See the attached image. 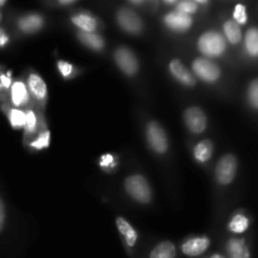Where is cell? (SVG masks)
I'll return each instance as SVG.
<instances>
[{
  "instance_id": "1",
  "label": "cell",
  "mask_w": 258,
  "mask_h": 258,
  "mask_svg": "<svg viewBox=\"0 0 258 258\" xmlns=\"http://www.w3.org/2000/svg\"><path fill=\"white\" fill-rule=\"evenodd\" d=\"M227 40L221 33L208 30L198 39V49L204 58H218L226 52Z\"/></svg>"
},
{
  "instance_id": "2",
  "label": "cell",
  "mask_w": 258,
  "mask_h": 258,
  "mask_svg": "<svg viewBox=\"0 0 258 258\" xmlns=\"http://www.w3.org/2000/svg\"><path fill=\"white\" fill-rule=\"evenodd\" d=\"M125 189L134 201L141 204H149L151 202V186L145 176L134 174L126 178Z\"/></svg>"
},
{
  "instance_id": "3",
  "label": "cell",
  "mask_w": 258,
  "mask_h": 258,
  "mask_svg": "<svg viewBox=\"0 0 258 258\" xmlns=\"http://www.w3.org/2000/svg\"><path fill=\"white\" fill-rule=\"evenodd\" d=\"M191 70L199 80L206 83H214L221 77V68L209 58H196L191 64Z\"/></svg>"
},
{
  "instance_id": "4",
  "label": "cell",
  "mask_w": 258,
  "mask_h": 258,
  "mask_svg": "<svg viewBox=\"0 0 258 258\" xmlns=\"http://www.w3.org/2000/svg\"><path fill=\"white\" fill-rule=\"evenodd\" d=\"M146 139L155 153L165 154L168 150V136H166L164 128L155 121H151L146 126Z\"/></svg>"
},
{
  "instance_id": "5",
  "label": "cell",
  "mask_w": 258,
  "mask_h": 258,
  "mask_svg": "<svg viewBox=\"0 0 258 258\" xmlns=\"http://www.w3.org/2000/svg\"><path fill=\"white\" fill-rule=\"evenodd\" d=\"M237 173V159L228 154L219 159L216 166V179L221 185H228L233 181Z\"/></svg>"
},
{
  "instance_id": "6",
  "label": "cell",
  "mask_w": 258,
  "mask_h": 258,
  "mask_svg": "<svg viewBox=\"0 0 258 258\" xmlns=\"http://www.w3.org/2000/svg\"><path fill=\"white\" fill-rule=\"evenodd\" d=\"M115 62L117 67L125 73L126 76L136 75L139 70V60L131 49L126 47H120L115 50Z\"/></svg>"
},
{
  "instance_id": "7",
  "label": "cell",
  "mask_w": 258,
  "mask_h": 258,
  "mask_svg": "<svg viewBox=\"0 0 258 258\" xmlns=\"http://www.w3.org/2000/svg\"><path fill=\"white\" fill-rule=\"evenodd\" d=\"M116 18H117L118 25L130 34H139L143 30V20L134 10L122 8V9L118 10Z\"/></svg>"
},
{
  "instance_id": "8",
  "label": "cell",
  "mask_w": 258,
  "mask_h": 258,
  "mask_svg": "<svg viewBox=\"0 0 258 258\" xmlns=\"http://www.w3.org/2000/svg\"><path fill=\"white\" fill-rule=\"evenodd\" d=\"M184 122L189 131L193 134H202L207 128V116L202 108L193 106L184 112Z\"/></svg>"
},
{
  "instance_id": "9",
  "label": "cell",
  "mask_w": 258,
  "mask_h": 258,
  "mask_svg": "<svg viewBox=\"0 0 258 258\" xmlns=\"http://www.w3.org/2000/svg\"><path fill=\"white\" fill-rule=\"evenodd\" d=\"M164 23L173 32L183 33L191 28V25H193V18L190 15L176 12V10H171V12H169L164 17Z\"/></svg>"
},
{
  "instance_id": "10",
  "label": "cell",
  "mask_w": 258,
  "mask_h": 258,
  "mask_svg": "<svg viewBox=\"0 0 258 258\" xmlns=\"http://www.w3.org/2000/svg\"><path fill=\"white\" fill-rule=\"evenodd\" d=\"M169 71H170L171 76L183 86L193 87V86L196 85V77H194L193 73L183 64V62H181L180 59L171 60V62L169 63Z\"/></svg>"
},
{
  "instance_id": "11",
  "label": "cell",
  "mask_w": 258,
  "mask_h": 258,
  "mask_svg": "<svg viewBox=\"0 0 258 258\" xmlns=\"http://www.w3.org/2000/svg\"><path fill=\"white\" fill-rule=\"evenodd\" d=\"M211 246L208 237H193L181 244V252L188 257H198L203 254Z\"/></svg>"
},
{
  "instance_id": "12",
  "label": "cell",
  "mask_w": 258,
  "mask_h": 258,
  "mask_svg": "<svg viewBox=\"0 0 258 258\" xmlns=\"http://www.w3.org/2000/svg\"><path fill=\"white\" fill-rule=\"evenodd\" d=\"M28 88H29V92L34 96L35 100L42 101V102L45 101L48 95L47 85L38 73L32 72L28 76Z\"/></svg>"
},
{
  "instance_id": "13",
  "label": "cell",
  "mask_w": 258,
  "mask_h": 258,
  "mask_svg": "<svg viewBox=\"0 0 258 258\" xmlns=\"http://www.w3.org/2000/svg\"><path fill=\"white\" fill-rule=\"evenodd\" d=\"M116 227H117L118 232L122 236L126 246L130 247V248L135 247L136 242H138V233H136L135 228L131 226L130 222L123 218V217H117L116 218Z\"/></svg>"
},
{
  "instance_id": "14",
  "label": "cell",
  "mask_w": 258,
  "mask_h": 258,
  "mask_svg": "<svg viewBox=\"0 0 258 258\" xmlns=\"http://www.w3.org/2000/svg\"><path fill=\"white\" fill-rule=\"evenodd\" d=\"M10 97L14 106L17 107L24 106L29 100V91H28L27 85L22 81H15L10 87Z\"/></svg>"
},
{
  "instance_id": "15",
  "label": "cell",
  "mask_w": 258,
  "mask_h": 258,
  "mask_svg": "<svg viewBox=\"0 0 258 258\" xmlns=\"http://www.w3.org/2000/svg\"><path fill=\"white\" fill-rule=\"evenodd\" d=\"M72 23L81 30L82 33H95L97 29L98 23L97 19L87 13H80L72 17Z\"/></svg>"
},
{
  "instance_id": "16",
  "label": "cell",
  "mask_w": 258,
  "mask_h": 258,
  "mask_svg": "<svg viewBox=\"0 0 258 258\" xmlns=\"http://www.w3.org/2000/svg\"><path fill=\"white\" fill-rule=\"evenodd\" d=\"M43 24H44V19L38 14L25 15V17L20 18L19 23H18L20 30H23L24 33L38 32L43 27Z\"/></svg>"
},
{
  "instance_id": "17",
  "label": "cell",
  "mask_w": 258,
  "mask_h": 258,
  "mask_svg": "<svg viewBox=\"0 0 258 258\" xmlns=\"http://www.w3.org/2000/svg\"><path fill=\"white\" fill-rule=\"evenodd\" d=\"M227 253L231 258H251V253L243 239H229L227 243Z\"/></svg>"
},
{
  "instance_id": "18",
  "label": "cell",
  "mask_w": 258,
  "mask_h": 258,
  "mask_svg": "<svg viewBox=\"0 0 258 258\" xmlns=\"http://www.w3.org/2000/svg\"><path fill=\"white\" fill-rule=\"evenodd\" d=\"M176 247L173 242L164 241L156 244L150 252V258H175Z\"/></svg>"
},
{
  "instance_id": "19",
  "label": "cell",
  "mask_w": 258,
  "mask_h": 258,
  "mask_svg": "<svg viewBox=\"0 0 258 258\" xmlns=\"http://www.w3.org/2000/svg\"><path fill=\"white\" fill-rule=\"evenodd\" d=\"M194 159H196L198 163H207L209 159L213 155V144L209 140H203L201 143H198L194 148Z\"/></svg>"
},
{
  "instance_id": "20",
  "label": "cell",
  "mask_w": 258,
  "mask_h": 258,
  "mask_svg": "<svg viewBox=\"0 0 258 258\" xmlns=\"http://www.w3.org/2000/svg\"><path fill=\"white\" fill-rule=\"evenodd\" d=\"M223 30L224 35H226V40H228L231 44H238V43L241 42V27H239L234 20H227L223 25Z\"/></svg>"
},
{
  "instance_id": "21",
  "label": "cell",
  "mask_w": 258,
  "mask_h": 258,
  "mask_svg": "<svg viewBox=\"0 0 258 258\" xmlns=\"http://www.w3.org/2000/svg\"><path fill=\"white\" fill-rule=\"evenodd\" d=\"M81 42L86 45V47L91 48V49L95 50H101L105 47V40L101 37L100 34H96V33H82L81 32L78 34Z\"/></svg>"
},
{
  "instance_id": "22",
  "label": "cell",
  "mask_w": 258,
  "mask_h": 258,
  "mask_svg": "<svg viewBox=\"0 0 258 258\" xmlns=\"http://www.w3.org/2000/svg\"><path fill=\"white\" fill-rule=\"evenodd\" d=\"M244 47L251 57H258V29L252 28L246 33L244 37Z\"/></svg>"
},
{
  "instance_id": "23",
  "label": "cell",
  "mask_w": 258,
  "mask_h": 258,
  "mask_svg": "<svg viewBox=\"0 0 258 258\" xmlns=\"http://www.w3.org/2000/svg\"><path fill=\"white\" fill-rule=\"evenodd\" d=\"M248 226H249L248 218H247L244 214L238 213L231 219L228 228L231 229V232H233V233H243V232L248 228Z\"/></svg>"
},
{
  "instance_id": "24",
  "label": "cell",
  "mask_w": 258,
  "mask_h": 258,
  "mask_svg": "<svg viewBox=\"0 0 258 258\" xmlns=\"http://www.w3.org/2000/svg\"><path fill=\"white\" fill-rule=\"evenodd\" d=\"M9 121L14 128H23L25 126V112L20 108H13L9 112Z\"/></svg>"
},
{
  "instance_id": "25",
  "label": "cell",
  "mask_w": 258,
  "mask_h": 258,
  "mask_svg": "<svg viewBox=\"0 0 258 258\" xmlns=\"http://www.w3.org/2000/svg\"><path fill=\"white\" fill-rule=\"evenodd\" d=\"M176 12L183 13L186 15H193L194 13H197L198 10V4L196 2H191V0H183V2H178L175 5Z\"/></svg>"
},
{
  "instance_id": "26",
  "label": "cell",
  "mask_w": 258,
  "mask_h": 258,
  "mask_svg": "<svg viewBox=\"0 0 258 258\" xmlns=\"http://www.w3.org/2000/svg\"><path fill=\"white\" fill-rule=\"evenodd\" d=\"M49 141H50V133L49 131H43L34 141L30 143V148L35 149V150H43V149L48 148L49 146Z\"/></svg>"
},
{
  "instance_id": "27",
  "label": "cell",
  "mask_w": 258,
  "mask_h": 258,
  "mask_svg": "<svg viewBox=\"0 0 258 258\" xmlns=\"http://www.w3.org/2000/svg\"><path fill=\"white\" fill-rule=\"evenodd\" d=\"M38 125V121H37V116H35L34 111L32 110H28V112L25 113V131L27 133H34L35 128H37Z\"/></svg>"
},
{
  "instance_id": "28",
  "label": "cell",
  "mask_w": 258,
  "mask_h": 258,
  "mask_svg": "<svg viewBox=\"0 0 258 258\" xmlns=\"http://www.w3.org/2000/svg\"><path fill=\"white\" fill-rule=\"evenodd\" d=\"M248 101L252 107L258 110V80L252 81L248 87Z\"/></svg>"
},
{
  "instance_id": "29",
  "label": "cell",
  "mask_w": 258,
  "mask_h": 258,
  "mask_svg": "<svg viewBox=\"0 0 258 258\" xmlns=\"http://www.w3.org/2000/svg\"><path fill=\"white\" fill-rule=\"evenodd\" d=\"M233 18H234V22H236L238 25L246 24V22H247L246 7L242 4L236 5V8H234V12H233Z\"/></svg>"
},
{
  "instance_id": "30",
  "label": "cell",
  "mask_w": 258,
  "mask_h": 258,
  "mask_svg": "<svg viewBox=\"0 0 258 258\" xmlns=\"http://www.w3.org/2000/svg\"><path fill=\"white\" fill-rule=\"evenodd\" d=\"M57 68L59 71V73L62 75V77L68 78L71 77L73 72V66L71 63L66 62V60H58L57 62Z\"/></svg>"
},
{
  "instance_id": "31",
  "label": "cell",
  "mask_w": 258,
  "mask_h": 258,
  "mask_svg": "<svg viewBox=\"0 0 258 258\" xmlns=\"http://www.w3.org/2000/svg\"><path fill=\"white\" fill-rule=\"evenodd\" d=\"M115 165V158L111 154H106V155L101 156L100 159V166L101 168H112Z\"/></svg>"
},
{
  "instance_id": "32",
  "label": "cell",
  "mask_w": 258,
  "mask_h": 258,
  "mask_svg": "<svg viewBox=\"0 0 258 258\" xmlns=\"http://www.w3.org/2000/svg\"><path fill=\"white\" fill-rule=\"evenodd\" d=\"M0 85L4 88L12 87V78L9 75H2L0 76Z\"/></svg>"
},
{
  "instance_id": "33",
  "label": "cell",
  "mask_w": 258,
  "mask_h": 258,
  "mask_svg": "<svg viewBox=\"0 0 258 258\" xmlns=\"http://www.w3.org/2000/svg\"><path fill=\"white\" fill-rule=\"evenodd\" d=\"M5 223V206L3 199L0 198V232H2L3 227H4Z\"/></svg>"
},
{
  "instance_id": "34",
  "label": "cell",
  "mask_w": 258,
  "mask_h": 258,
  "mask_svg": "<svg viewBox=\"0 0 258 258\" xmlns=\"http://www.w3.org/2000/svg\"><path fill=\"white\" fill-rule=\"evenodd\" d=\"M9 43V35L4 32V29H0V48L5 47Z\"/></svg>"
},
{
  "instance_id": "35",
  "label": "cell",
  "mask_w": 258,
  "mask_h": 258,
  "mask_svg": "<svg viewBox=\"0 0 258 258\" xmlns=\"http://www.w3.org/2000/svg\"><path fill=\"white\" fill-rule=\"evenodd\" d=\"M75 0H60L59 4L60 5H71V4H75Z\"/></svg>"
},
{
  "instance_id": "36",
  "label": "cell",
  "mask_w": 258,
  "mask_h": 258,
  "mask_svg": "<svg viewBox=\"0 0 258 258\" xmlns=\"http://www.w3.org/2000/svg\"><path fill=\"white\" fill-rule=\"evenodd\" d=\"M197 4H198V7L199 5H207L208 4V2H206V0H197Z\"/></svg>"
},
{
  "instance_id": "37",
  "label": "cell",
  "mask_w": 258,
  "mask_h": 258,
  "mask_svg": "<svg viewBox=\"0 0 258 258\" xmlns=\"http://www.w3.org/2000/svg\"><path fill=\"white\" fill-rule=\"evenodd\" d=\"M130 4H133V5H143V4H145V2H130Z\"/></svg>"
},
{
  "instance_id": "38",
  "label": "cell",
  "mask_w": 258,
  "mask_h": 258,
  "mask_svg": "<svg viewBox=\"0 0 258 258\" xmlns=\"http://www.w3.org/2000/svg\"><path fill=\"white\" fill-rule=\"evenodd\" d=\"M211 258H226L224 256H222V254H218V253H216V254H213V256H212Z\"/></svg>"
},
{
  "instance_id": "39",
  "label": "cell",
  "mask_w": 258,
  "mask_h": 258,
  "mask_svg": "<svg viewBox=\"0 0 258 258\" xmlns=\"http://www.w3.org/2000/svg\"><path fill=\"white\" fill-rule=\"evenodd\" d=\"M7 4V2H4V0H0V7H3V5Z\"/></svg>"
},
{
  "instance_id": "40",
  "label": "cell",
  "mask_w": 258,
  "mask_h": 258,
  "mask_svg": "<svg viewBox=\"0 0 258 258\" xmlns=\"http://www.w3.org/2000/svg\"><path fill=\"white\" fill-rule=\"evenodd\" d=\"M0 19H2V14H0Z\"/></svg>"
}]
</instances>
